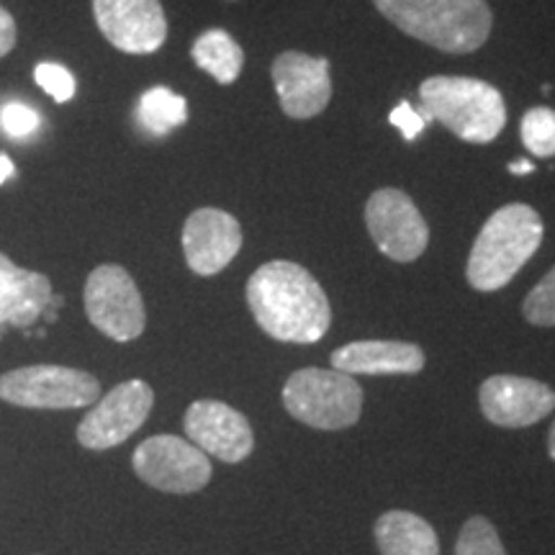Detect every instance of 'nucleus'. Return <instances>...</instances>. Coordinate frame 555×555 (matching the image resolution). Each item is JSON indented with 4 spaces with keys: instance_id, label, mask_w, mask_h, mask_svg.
Instances as JSON below:
<instances>
[{
    "instance_id": "20e7f679",
    "label": "nucleus",
    "mask_w": 555,
    "mask_h": 555,
    "mask_svg": "<svg viewBox=\"0 0 555 555\" xmlns=\"http://www.w3.org/2000/svg\"><path fill=\"white\" fill-rule=\"evenodd\" d=\"M429 121H440L468 144H489L506 124L504 95L491 82L461 75H433L420 86Z\"/></svg>"
},
{
    "instance_id": "cd10ccee",
    "label": "nucleus",
    "mask_w": 555,
    "mask_h": 555,
    "mask_svg": "<svg viewBox=\"0 0 555 555\" xmlns=\"http://www.w3.org/2000/svg\"><path fill=\"white\" fill-rule=\"evenodd\" d=\"M13 176H16V165H13V159L9 155L0 152V185H3L5 180H11Z\"/></svg>"
},
{
    "instance_id": "1a4fd4ad",
    "label": "nucleus",
    "mask_w": 555,
    "mask_h": 555,
    "mask_svg": "<svg viewBox=\"0 0 555 555\" xmlns=\"http://www.w3.org/2000/svg\"><path fill=\"white\" fill-rule=\"evenodd\" d=\"M365 227L380 253L397 262H414L429 245L425 217L399 189H380L367 198Z\"/></svg>"
},
{
    "instance_id": "b1692460",
    "label": "nucleus",
    "mask_w": 555,
    "mask_h": 555,
    "mask_svg": "<svg viewBox=\"0 0 555 555\" xmlns=\"http://www.w3.org/2000/svg\"><path fill=\"white\" fill-rule=\"evenodd\" d=\"M34 80L37 86L44 90L47 95H52L57 103H67L75 99L78 93V80L69 73L65 65L60 62H39L37 69H34Z\"/></svg>"
},
{
    "instance_id": "0eeeda50",
    "label": "nucleus",
    "mask_w": 555,
    "mask_h": 555,
    "mask_svg": "<svg viewBox=\"0 0 555 555\" xmlns=\"http://www.w3.org/2000/svg\"><path fill=\"white\" fill-rule=\"evenodd\" d=\"M82 301L93 327L116 343H131L147 327V311L134 278L114 262L99 266L88 275Z\"/></svg>"
},
{
    "instance_id": "dca6fc26",
    "label": "nucleus",
    "mask_w": 555,
    "mask_h": 555,
    "mask_svg": "<svg viewBox=\"0 0 555 555\" xmlns=\"http://www.w3.org/2000/svg\"><path fill=\"white\" fill-rule=\"evenodd\" d=\"M332 367L350 376H414L425 367V352L401 339H358L332 352Z\"/></svg>"
},
{
    "instance_id": "bb28decb",
    "label": "nucleus",
    "mask_w": 555,
    "mask_h": 555,
    "mask_svg": "<svg viewBox=\"0 0 555 555\" xmlns=\"http://www.w3.org/2000/svg\"><path fill=\"white\" fill-rule=\"evenodd\" d=\"M16 41H18L16 18L11 16L9 9L0 5V60L9 57V54L16 50Z\"/></svg>"
},
{
    "instance_id": "9b49d317",
    "label": "nucleus",
    "mask_w": 555,
    "mask_h": 555,
    "mask_svg": "<svg viewBox=\"0 0 555 555\" xmlns=\"http://www.w3.org/2000/svg\"><path fill=\"white\" fill-rule=\"evenodd\" d=\"M103 39L124 54H152L168 39V16L159 0H93Z\"/></svg>"
},
{
    "instance_id": "6e6552de",
    "label": "nucleus",
    "mask_w": 555,
    "mask_h": 555,
    "mask_svg": "<svg viewBox=\"0 0 555 555\" xmlns=\"http://www.w3.org/2000/svg\"><path fill=\"white\" fill-rule=\"evenodd\" d=\"M134 470L144 483L165 494H196L211 481L204 450L176 435H157L134 450Z\"/></svg>"
},
{
    "instance_id": "f8f14e48",
    "label": "nucleus",
    "mask_w": 555,
    "mask_h": 555,
    "mask_svg": "<svg viewBox=\"0 0 555 555\" xmlns=\"http://www.w3.org/2000/svg\"><path fill=\"white\" fill-rule=\"evenodd\" d=\"M283 114L294 121H307L322 114L332 101L330 60L304 52H281L270 67Z\"/></svg>"
},
{
    "instance_id": "7ed1b4c3",
    "label": "nucleus",
    "mask_w": 555,
    "mask_h": 555,
    "mask_svg": "<svg viewBox=\"0 0 555 555\" xmlns=\"http://www.w3.org/2000/svg\"><path fill=\"white\" fill-rule=\"evenodd\" d=\"M543 242V219L532 206L506 204L489 217L470 247L466 278L470 288L499 291L515 278Z\"/></svg>"
},
{
    "instance_id": "9d476101",
    "label": "nucleus",
    "mask_w": 555,
    "mask_h": 555,
    "mask_svg": "<svg viewBox=\"0 0 555 555\" xmlns=\"http://www.w3.org/2000/svg\"><path fill=\"white\" fill-rule=\"evenodd\" d=\"M155 404V393L144 380H124L99 399L82 416L78 427V442L88 450H108L129 440L147 422Z\"/></svg>"
},
{
    "instance_id": "c756f323",
    "label": "nucleus",
    "mask_w": 555,
    "mask_h": 555,
    "mask_svg": "<svg viewBox=\"0 0 555 555\" xmlns=\"http://www.w3.org/2000/svg\"><path fill=\"white\" fill-rule=\"evenodd\" d=\"M547 450H551V457L555 461V422L551 427V435H547Z\"/></svg>"
},
{
    "instance_id": "6ab92c4d",
    "label": "nucleus",
    "mask_w": 555,
    "mask_h": 555,
    "mask_svg": "<svg viewBox=\"0 0 555 555\" xmlns=\"http://www.w3.org/2000/svg\"><path fill=\"white\" fill-rule=\"evenodd\" d=\"M191 57L221 86H232L245 67V52L224 29H208L193 41Z\"/></svg>"
},
{
    "instance_id": "423d86ee",
    "label": "nucleus",
    "mask_w": 555,
    "mask_h": 555,
    "mask_svg": "<svg viewBox=\"0 0 555 555\" xmlns=\"http://www.w3.org/2000/svg\"><path fill=\"white\" fill-rule=\"evenodd\" d=\"M0 399L24 409H80L101 399V384L78 367L26 365L0 376Z\"/></svg>"
},
{
    "instance_id": "a211bd4d",
    "label": "nucleus",
    "mask_w": 555,
    "mask_h": 555,
    "mask_svg": "<svg viewBox=\"0 0 555 555\" xmlns=\"http://www.w3.org/2000/svg\"><path fill=\"white\" fill-rule=\"evenodd\" d=\"M376 543L384 555H440L437 532L412 512H386L376 522Z\"/></svg>"
},
{
    "instance_id": "aec40b11",
    "label": "nucleus",
    "mask_w": 555,
    "mask_h": 555,
    "mask_svg": "<svg viewBox=\"0 0 555 555\" xmlns=\"http://www.w3.org/2000/svg\"><path fill=\"white\" fill-rule=\"evenodd\" d=\"M137 121L147 134L165 137L189 121V101L183 95L172 93L170 88L155 86L139 99Z\"/></svg>"
},
{
    "instance_id": "a878e982",
    "label": "nucleus",
    "mask_w": 555,
    "mask_h": 555,
    "mask_svg": "<svg viewBox=\"0 0 555 555\" xmlns=\"http://www.w3.org/2000/svg\"><path fill=\"white\" fill-rule=\"evenodd\" d=\"M388 119H391L393 127H397V129L401 131V137H404L406 142H414V139L420 137L422 131H425L427 121H429L425 111L412 108L406 101L399 103V106L391 111V116H388Z\"/></svg>"
},
{
    "instance_id": "39448f33",
    "label": "nucleus",
    "mask_w": 555,
    "mask_h": 555,
    "mask_svg": "<svg viewBox=\"0 0 555 555\" xmlns=\"http://www.w3.org/2000/svg\"><path fill=\"white\" fill-rule=\"evenodd\" d=\"M283 406L314 429H347L363 412V388L356 376L335 367H301L283 386Z\"/></svg>"
},
{
    "instance_id": "4468645a",
    "label": "nucleus",
    "mask_w": 555,
    "mask_h": 555,
    "mask_svg": "<svg viewBox=\"0 0 555 555\" xmlns=\"http://www.w3.org/2000/svg\"><path fill=\"white\" fill-rule=\"evenodd\" d=\"M481 412L491 425L519 429L545 420L555 409V391L543 380L525 376H491L483 380Z\"/></svg>"
},
{
    "instance_id": "c85d7f7f",
    "label": "nucleus",
    "mask_w": 555,
    "mask_h": 555,
    "mask_svg": "<svg viewBox=\"0 0 555 555\" xmlns=\"http://www.w3.org/2000/svg\"><path fill=\"white\" fill-rule=\"evenodd\" d=\"M532 170H535V165L527 163V159H515V163H509L512 176H530Z\"/></svg>"
},
{
    "instance_id": "412c9836",
    "label": "nucleus",
    "mask_w": 555,
    "mask_h": 555,
    "mask_svg": "<svg viewBox=\"0 0 555 555\" xmlns=\"http://www.w3.org/2000/svg\"><path fill=\"white\" fill-rule=\"evenodd\" d=\"M519 134L530 155L555 157V111L547 106H535L522 116Z\"/></svg>"
},
{
    "instance_id": "4be33fe9",
    "label": "nucleus",
    "mask_w": 555,
    "mask_h": 555,
    "mask_svg": "<svg viewBox=\"0 0 555 555\" xmlns=\"http://www.w3.org/2000/svg\"><path fill=\"white\" fill-rule=\"evenodd\" d=\"M455 555H506L496 527L486 517H470L455 543Z\"/></svg>"
},
{
    "instance_id": "2eb2a0df",
    "label": "nucleus",
    "mask_w": 555,
    "mask_h": 555,
    "mask_svg": "<svg viewBox=\"0 0 555 555\" xmlns=\"http://www.w3.org/2000/svg\"><path fill=\"white\" fill-rule=\"evenodd\" d=\"M242 227L221 208H196L183 227V255L196 275H217L237 258Z\"/></svg>"
},
{
    "instance_id": "ddd939ff",
    "label": "nucleus",
    "mask_w": 555,
    "mask_h": 555,
    "mask_svg": "<svg viewBox=\"0 0 555 555\" xmlns=\"http://www.w3.org/2000/svg\"><path fill=\"white\" fill-rule=\"evenodd\" d=\"M183 425L193 446L224 463L245 461L255 448V435L247 416L224 401H193L185 412Z\"/></svg>"
},
{
    "instance_id": "393cba45",
    "label": "nucleus",
    "mask_w": 555,
    "mask_h": 555,
    "mask_svg": "<svg viewBox=\"0 0 555 555\" xmlns=\"http://www.w3.org/2000/svg\"><path fill=\"white\" fill-rule=\"evenodd\" d=\"M41 127V116L37 108L26 106L21 101H9L0 108V129L11 139H26L34 137Z\"/></svg>"
},
{
    "instance_id": "5701e85b",
    "label": "nucleus",
    "mask_w": 555,
    "mask_h": 555,
    "mask_svg": "<svg viewBox=\"0 0 555 555\" xmlns=\"http://www.w3.org/2000/svg\"><path fill=\"white\" fill-rule=\"evenodd\" d=\"M522 314L532 327H555V266L530 291L522 304Z\"/></svg>"
},
{
    "instance_id": "f03ea898",
    "label": "nucleus",
    "mask_w": 555,
    "mask_h": 555,
    "mask_svg": "<svg viewBox=\"0 0 555 555\" xmlns=\"http://www.w3.org/2000/svg\"><path fill=\"white\" fill-rule=\"evenodd\" d=\"M373 5L406 37L448 54L481 50L494 26L486 0H373Z\"/></svg>"
},
{
    "instance_id": "f257e3e1",
    "label": "nucleus",
    "mask_w": 555,
    "mask_h": 555,
    "mask_svg": "<svg viewBox=\"0 0 555 555\" xmlns=\"http://www.w3.org/2000/svg\"><path fill=\"white\" fill-rule=\"evenodd\" d=\"M247 304L260 330L278 343L311 345L327 335L332 307L319 281L291 260H273L247 281Z\"/></svg>"
},
{
    "instance_id": "f3484780",
    "label": "nucleus",
    "mask_w": 555,
    "mask_h": 555,
    "mask_svg": "<svg viewBox=\"0 0 555 555\" xmlns=\"http://www.w3.org/2000/svg\"><path fill=\"white\" fill-rule=\"evenodd\" d=\"M52 301L50 278L21 268L0 253V327H29Z\"/></svg>"
},
{
    "instance_id": "7c9ffc66",
    "label": "nucleus",
    "mask_w": 555,
    "mask_h": 555,
    "mask_svg": "<svg viewBox=\"0 0 555 555\" xmlns=\"http://www.w3.org/2000/svg\"><path fill=\"white\" fill-rule=\"evenodd\" d=\"M227 3H237V0H227Z\"/></svg>"
}]
</instances>
